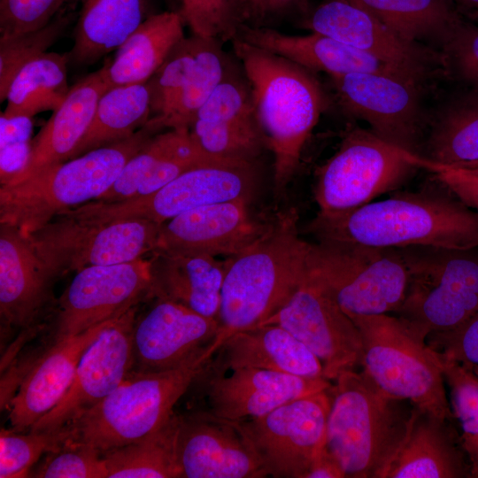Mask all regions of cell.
I'll list each match as a JSON object with an SVG mask.
<instances>
[{
    "mask_svg": "<svg viewBox=\"0 0 478 478\" xmlns=\"http://www.w3.org/2000/svg\"><path fill=\"white\" fill-rule=\"evenodd\" d=\"M150 297L168 299L218 319L225 260L204 253L154 251Z\"/></svg>",
    "mask_w": 478,
    "mask_h": 478,
    "instance_id": "f546056e",
    "label": "cell"
},
{
    "mask_svg": "<svg viewBox=\"0 0 478 478\" xmlns=\"http://www.w3.org/2000/svg\"><path fill=\"white\" fill-rule=\"evenodd\" d=\"M218 342L173 369L133 372L107 397L69 425L74 443L101 453L138 441L161 428L173 406L205 371Z\"/></svg>",
    "mask_w": 478,
    "mask_h": 478,
    "instance_id": "8992f818",
    "label": "cell"
},
{
    "mask_svg": "<svg viewBox=\"0 0 478 478\" xmlns=\"http://www.w3.org/2000/svg\"><path fill=\"white\" fill-rule=\"evenodd\" d=\"M73 19L59 12L44 27L10 38L0 39V101L6 99L15 74L27 63L47 52L63 35Z\"/></svg>",
    "mask_w": 478,
    "mask_h": 478,
    "instance_id": "b9f144b4",
    "label": "cell"
},
{
    "mask_svg": "<svg viewBox=\"0 0 478 478\" xmlns=\"http://www.w3.org/2000/svg\"><path fill=\"white\" fill-rule=\"evenodd\" d=\"M454 6L460 12H466L469 17L475 19L478 17V0H451Z\"/></svg>",
    "mask_w": 478,
    "mask_h": 478,
    "instance_id": "11a10c76",
    "label": "cell"
},
{
    "mask_svg": "<svg viewBox=\"0 0 478 478\" xmlns=\"http://www.w3.org/2000/svg\"><path fill=\"white\" fill-rule=\"evenodd\" d=\"M412 162L431 172L434 178L447 187L469 207L478 211V170L436 163L412 153Z\"/></svg>",
    "mask_w": 478,
    "mask_h": 478,
    "instance_id": "681fc988",
    "label": "cell"
},
{
    "mask_svg": "<svg viewBox=\"0 0 478 478\" xmlns=\"http://www.w3.org/2000/svg\"><path fill=\"white\" fill-rule=\"evenodd\" d=\"M306 267L350 318L396 312L409 285L397 248L308 243Z\"/></svg>",
    "mask_w": 478,
    "mask_h": 478,
    "instance_id": "9c48e42d",
    "label": "cell"
},
{
    "mask_svg": "<svg viewBox=\"0 0 478 478\" xmlns=\"http://www.w3.org/2000/svg\"><path fill=\"white\" fill-rule=\"evenodd\" d=\"M31 143L20 142L1 147V184L9 181L27 165L31 151Z\"/></svg>",
    "mask_w": 478,
    "mask_h": 478,
    "instance_id": "f907efd6",
    "label": "cell"
},
{
    "mask_svg": "<svg viewBox=\"0 0 478 478\" xmlns=\"http://www.w3.org/2000/svg\"><path fill=\"white\" fill-rule=\"evenodd\" d=\"M334 382L326 446L346 477L375 478L405 439L414 405L383 391L363 371L343 372Z\"/></svg>",
    "mask_w": 478,
    "mask_h": 478,
    "instance_id": "5b68a950",
    "label": "cell"
},
{
    "mask_svg": "<svg viewBox=\"0 0 478 478\" xmlns=\"http://www.w3.org/2000/svg\"><path fill=\"white\" fill-rule=\"evenodd\" d=\"M197 36L184 37L147 81L151 96V114L163 118L187 86L197 64Z\"/></svg>",
    "mask_w": 478,
    "mask_h": 478,
    "instance_id": "7bdbcfd3",
    "label": "cell"
},
{
    "mask_svg": "<svg viewBox=\"0 0 478 478\" xmlns=\"http://www.w3.org/2000/svg\"><path fill=\"white\" fill-rule=\"evenodd\" d=\"M145 0H83L69 62L90 65L117 50L149 17Z\"/></svg>",
    "mask_w": 478,
    "mask_h": 478,
    "instance_id": "1f68e13d",
    "label": "cell"
},
{
    "mask_svg": "<svg viewBox=\"0 0 478 478\" xmlns=\"http://www.w3.org/2000/svg\"><path fill=\"white\" fill-rule=\"evenodd\" d=\"M111 320L56 340L33 366L9 404V420L14 431L31 428L59 402L71 385L84 352Z\"/></svg>",
    "mask_w": 478,
    "mask_h": 478,
    "instance_id": "484cf974",
    "label": "cell"
},
{
    "mask_svg": "<svg viewBox=\"0 0 478 478\" xmlns=\"http://www.w3.org/2000/svg\"><path fill=\"white\" fill-rule=\"evenodd\" d=\"M298 219L294 207L278 212L260 237L225 260L218 315L220 344L237 331L261 325L299 287L308 242L300 236Z\"/></svg>",
    "mask_w": 478,
    "mask_h": 478,
    "instance_id": "3957f363",
    "label": "cell"
},
{
    "mask_svg": "<svg viewBox=\"0 0 478 478\" xmlns=\"http://www.w3.org/2000/svg\"><path fill=\"white\" fill-rule=\"evenodd\" d=\"M362 340V371L383 391L441 419L453 420L442 363L397 316L351 318Z\"/></svg>",
    "mask_w": 478,
    "mask_h": 478,
    "instance_id": "ba28073f",
    "label": "cell"
},
{
    "mask_svg": "<svg viewBox=\"0 0 478 478\" xmlns=\"http://www.w3.org/2000/svg\"><path fill=\"white\" fill-rule=\"evenodd\" d=\"M263 324L289 331L318 358L329 381L362 365L363 345L357 326L307 267L288 303Z\"/></svg>",
    "mask_w": 478,
    "mask_h": 478,
    "instance_id": "9a60e30c",
    "label": "cell"
},
{
    "mask_svg": "<svg viewBox=\"0 0 478 478\" xmlns=\"http://www.w3.org/2000/svg\"><path fill=\"white\" fill-rule=\"evenodd\" d=\"M471 370L478 376V366H474Z\"/></svg>",
    "mask_w": 478,
    "mask_h": 478,
    "instance_id": "680465c9",
    "label": "cell"
},
{
    "mask_svg": "<svg viewBox=\"0 0 478 478\" xmlns=\"http://www.w3.org/2000/svg\"><path fill=\"white\" fill-rule=\"evenodd\" d=\"M305 3L306 0H254L249 20L259 22L273 19L302 7Z\"/></svg>",
    "mask_w": 478,
    "mask_h": 478,
    "instance_id": "f5cc1de1",
    "label": "cell"
},
{
    "mask_svg": "<svg viewBox=\"0 0 478 478\" xmlns=\"http://www.w3.org/2000/svg\"><path fill=\"white\" fill-rule=\"evenodd\" d=\"M236 37L282 56L311 72H325L330 76L378 73L414 80L366 52L316 32L294 35L245 23L240 27Z\"/></svg>",
    "mask_w": 478,
    "mask_h": 478,
    "instance_id": "83f0119b",
    "label": "cell"
},
{
    "mask_svg": "<svg viewBox=\"0 0 478 478\" xmlns=\"http://www.w3.org/2000/svg\"><path fill=\"white\" fill-rule=\"evenodd\" d=\"M180 415L147 436L102 452L107 478H181L177 461Z\"/></svg>",
    "mask_w": 478,
    "mask_h": 478,
    "instance_id": "8d00e7d4",
    "label": "cell"
},
{
    "mask_svg": "<svg viewBox=\"0 0 478 478\" xmlns=\"http://www.w3.org/2000/svg\"><path fill=\"white\" fill-rule=\"evenodd\" d=\"M242 2L243 3L245 8H246V12H247V15H248V20H249V18H250V12H251V9L252 7V4L254 3V0H242Z\"/></svg>",
    "mask_w": 478,
    "mask_h": 478,
    "instance_id": "9f6ffc18",
    "label": "cell"
},
{
    "mask_svg": "<svg viewBox=\"0 0 478 478\" xmlns=\"http://www.w3.org/2000/svg\"><path fill=\"white\" fill-rule=\"evenodd\" d=\"M340 106L385 142L420 155L424 141L420 83L378 73L330 76Z\"/></svg>",
    "mask_w": 478,
    "mask_h": 478,
    "instance_id": "5bb4252c",
    "label": "cell"
},
{
    "mask_svg": "<svg viewBox=\"0 0 478 478\" xmlns=\"http://www.w3.org/2000/svg\"><path fill=\"white\" fill-rule=\"evenodd\" d=\"M55 279L27 238L0 224V314L2 328H26L46 310Z\"/></svg>",
    "mask_w": 478,
    "mask_h": 478,
    "instance_id": "d4e9b609",
    "label": "cell"
},
{
    "mask_svg": "<svg viewBox=\"0 0 478 478\" xmlns=\"http://www.w3.org/2000/svg\"><path fill=\"white\" fill-rule=\"evenodd\" d=\"M100 451L73 443L51 452L30 475L39 478H107L108 469Z\"/></svg>",
    "mask_w": 478,
    "mask_h": 478,
    "instance_id": "f6af8a7d",
    "label": "cell"
},
{
    "mask_svg": "<svg viewBox=\"0 0 478 478\" xmlns=\"http://www.w3.org/2000/svg\"><path fill=\"white\" fill-rule=\"evenodd\" d=\"M436 181L418 191H394L387 199L349 211L318 212L306 232L319 243L382 248L478 247V211Z\"/></svg>",
    "mask_w": 478,
    "mask_h": 478,
    "instance_id": "6da1fadb",
    "label": "cell"
},
{
    "mask_svg": "<svg viewBox=\"0 0 478 478\" xmlns=\"http://www.w3.org/2000/svg\"><path fill=\"white\" fill-rule=\"evenodd\" d=\"M219 321L179 303L156 298L136 319L133 335L135 372L175 368L217 342Z\"/></svg>",
    "mask_w": 478,
    "mask_h": 478,
    "instance_id": "ffe728a7",
    "label": "cell"
},
{
    "mask_svg": "<svg viewBox=\"0 0 478 478\" xmlns=\"http://www.w3.org/2000/svg\"><path fill=\"white\" fill-rule=\"evenodd\" d=\"M404 40L431 42L439 51L463 17L451 0H350Z\"/></svg>",
    "mask_w": 478,
    "mask_h": 478,
    "instance_id": "d6a6232c",
    "label": "cell"
},
{
    "mask_svg": "<svg viewBox=\"0 0 478 478\" xmlns=\"http://www.w3.org/2000/svg\"><path fill=\"white\" fill-rule=\"evenodd\" d=\"M222 43L197 36V64L187 86L163 118L150 119L160 130L191 127L197 112L229 68Z\"/></svg>",
    "mask_w": 478,
    "mask_h": 478,
    "instance_id": "74e56055",
    "label": "cell"
},
{
    "mask_svg": "<svg viewBox=\"0 0 478 478\" xmlns=\"http://www.w3.org/2000/svg\"><path fill=\"white\" fill-rule=\"evenodd\" d=\"M426 343L441 358L470 369L478 366V312L453 329L428 335Z\"/></svg>",
    "mask_w": 478,
    "mask_h": 478,
    "instance_id": "c3c4849f",
    "label": "cell"
},
{
    "mask_svg": "<svg viewBox=\"0 0 478 478\" xmlns=\"http://www.w3.org/2000/svg\"><path fill=\"white\" fill-rule=\"evenodd\" d=\"M67 0H0V39L39 29Z\"/></svg>",
    "mask_w": 478,
    "mask_h": 478,
    "instance_id": "7dc6e473",
    "label": "cell"
},
{
    "mask_svg": "<svg viewBox=\"0 0 478 478\" xmlns=\"http://www.w3.org/2000/svg\"><path fill=\"white\" fill-rule=\"evenodd\" d=\"M478 163V162H477Z\"/></svg>",
    "mask_w": 478,
    "mask_h": 478,
    "instance_id": "94428289",
    "label": "cell"
},
{
    "mask_svg": "<svg viewBox=\"0 0 478 478\" xmlns=\"http://www.w3.org/2000/svg\"><path fill=\"white\" fill-rule=\"evenodd\" d=\"M420 156L450 166L478 162V91L443 107L424 138Z\"/></svg>",
    "mask_w": 478,
    "mask_h": 478,
    "instance_id": "d590c367",
    "label": "cell"
},
{
    "mask_svg": "<svg viewBox=\"0 0 478 478\" xmlns=\"http://www.w3.org/2000/svg\"><path fill=\"white\" fill-rule=\"evenodd\" d=\"M460 167L473 168V169H477L478 170V163L470 164V165H466V166H462Z\"/></svg>",
    "mask_w": 478,
    "mask_h": 478,
    "instance_id": "6f0895ef",
    "label": "cell"
},
{
    "mask_svg": "<svg viewBox=\"0 0 478 478\" xmlns=\"http://www.w3.org/2000/svg\"><path fill=\"white\" fill-rule=\"evenodd\" d=\"M212 371L206 387L207 411L232 421L258 418L331 386V381L324 377H302L258 368H236L227 375Z\"/></svg>",
    "mask_w": 478,
    "mask_h": 478,
    "instance_id": "7402d4cb",
    "label": "cell"
},
{
    "mask_svg": "<svg viewBox=\"0 0 478 478\" xmlns=\"http://www.w3.org/2000/svg\"><path fill=\"white\" fill-rule=\"evenodd\" d=\"M32 118L5 117L1 114V147L20 142L31 141Z\"/></svg>",
    "mask_w": 478,
    "mask_h": 478,
    "instance_id": "816d5d0a",
    "label": "cell"
},
{
    "mask_svg": "<svg viewBox=\"0 0 478 478\" xmlns=\"http://www.w3.org/2000/svg\"><path fill=\"white\" fill-rule=\"evenodd\" d=\"M160 226L146 219L103 220L68 210L25 236L56 280L87 266L142 258L156 249Z\"/></svg>",
    "mask_w": 478,
    "mask_h": 478,
    "instance_id": "30bf717a",
    "label": "cell"
},
{
    "mask_svg": "<svg viewBox=\"0 0 478 478\" xmlns=\"http://www.w3.org/2000/svg\"><path fill=\"white\" fill-rule=\"evenodd\" d=\"M215 160L197 146L189 128H169L154 135L127 162L113 185L97 200L120 202L150 196L184 172Z\"/></svg>",
    "mask_w": 478,
    "mask_h": 478,
    "instance_id": "cb8c5ba5",
    "label": "cell"
},
{
    "mask_svg": "<svg viewBox=\"0 0 478 478\" xmlns=\"http://www.w3.org/2000/svg\"><path fill=\"white\" fill-rule=\"evenodd\" d=\"M161 132L148 121L131 136L50 166L0 188V224L24 235L58 214L100 198L115 182L127 162Z\"/></svg>",
    "mask_w": 478,
    "mask_h": 478,
    "instance_id": "277c9868",
    "label": "cell"
},
{
    "mask_svg": "<svg viewBox=\"0 0 478 478\" xmlns=\"http://www.w3.org/2000/svg\"><path fill=\"white\" fill-rule=\"evenodd\" d=\"M411 154L372 131L348 130L336 152L316 172L318 212L349 211L395 191L419 168Z\"/></svg>",
    "mask_w": 478,
    "mask_h": 478,
    "instance_id": "8fae6325",
    "label": "cell"
},
{
    "mask_svg": "<svg viewBox=\"0 0 478 478\" xmlns=\"http://www.w3.org/2000/svg\"><path fill=\"white\" fill-rule=\"evenodd\" d=\"M107 89L102 68L71 87L65 101L53 111L32 141L27 165L4 184L19 182L73 158L93 120L100 97Z\"/></svg>",
    "mask_w": 478,
    "mask_h": 478,
    "instance_id": "4316f807",
    "label": "cell"
},
{
    "mask_svg": "<svg viewBox=\"0 0 478 478\" xmlns=\"http://www.w3.org/2000/svg\"><path fill=\"white\" fill-rule=\"evenodd\" d=\"M177 461L181 478L267 476L237 421L207 410L180 415Z\"/></svg>",
    "mask_w": 478,
    "mask_h": 478,
    "instance_id": "d6986e66",
    "label": "cell"
},
{
    "mask_svg": "<svg viewBox=\"0 0 478 478\" xmlns=\"http://www.w3.org/2000/svg\"><path fill=\"white\" fill-rule=\"evenodd\" d=\"M329 406L327 389L237 423L267 476L305 478L326 447Z\"/></svg>",
    "mask_w": 478,
    "mask_h": 478,
    "instance_id": "4fadbf2b",
    "label": "cell"
},
{
    "mask_svg": "<svg viewBox=\"0 0 478 478\" xmlns=\"http://www.w3.org/2000/svg\"><path fill=\"white\" fill-rule=\"evenodd\" d=\"M439 358L449 388L451 410L460 428L459 435L472 466V475L478 478V376L457 362Z\"/></svg>",
    "mask_w": 478,
    "mask_h": 478,
    "instance_id": "60d3db41",
    "label": "cell"
},
{
    "mask_svg": "<svg viewBox=\"0 0 478 478\" xmlns=\"http://www.w3.org/2000/svg\"><path fill=\"white\" fill-rule=\"evenodd\" d=\"M189 131L200 150L218 161L254 163L266 148L257 118L227 121L196 120Z\"/></svg>",
    "mask_w": 478,
    "mask_h": 478,
    "instance_id": "f35d334b",
    "label": "cell"
},
{
    "mask_svg": "<svg viewBox=\"0 0 478 478\" xmlns=\"http://www.w3.org/2000/svg\"><path fill=\"white\" fill-rule=\"evenodd\" d=\"M215 354L216 360L208 365L213 371L250 367L302 377H324L318 358L289 331L276 324L237 331L222 342Z\"/></svg>",
    "mask_w": 478,
    "mask_h": 478,
    "instance_id": "f1b7e54d",
    "label": "cell"
},
{
    "mask_svg": "<svg viewBox=\"0 0 478 478\" xmlns=\"http://www.w3.org/2000/svg\"><path fill=\"white\" fill-rule=\"evenodd\" d=\"M180 12L150 15L102 67L108 89L146 83L185 36Z\"/></svg>",
    "mask_w": 478,
    "mask_h": 478,
    "instance_id": "4dcf8cb0",
    "label": "cell"
},
{
    "mask_svg": "<svg viewBox=\"0 0 478 478\" xmlns=\"http://www.w3.org/2000/svg\"><path fill=\"white\" fill-rule=\"evenodd\" d=\"M453 420L413 407L402 443L375 478L473 477Z\"/></svg>",
    "mask_w": 478,
    "mask_h": 478,
    "instance_id": "603a6c76",
    "label": "cell"
},
{
    "mask_svg": "<svg viewBox=\"0 0 478 478\" xmlns=\"http://www.w3.org/2000/svg\"><path fill=\"white\" fill-rule=\"evenodd\" d=\"M250 199L197 207L161 224L154 251L231 257L254 243L268 223L253 218Z\"/></svg>",
    "mask_w": 478,
    "mask_h": 478,
    "instance_id": "44dd1931",
    "label": "cell"
},
{
    "mask_svg": "<svg viewBox=\"0 0 478 478\" xmlns=\"http://www.w3.org/2000/svg\"><path fill=\"white\" fill-rule=\"evenodd\" d=\"M68 54L45 52L25 65L8 89L5 117H28L55 111L65 101L70 88L67 81Z\"/></svg>",
    "mask_w": 478,
    "mask_h": 478,
    "instance_id": "836d02e7",
    "label": "cell"
},
{
    "mask_svg": "<svg viewBox=\"0 0 478 478\" xmlns=\"http://www.w3.org/2000/svg\"><path fill=\"white\" fill-rule=\"evenodd\" d=\"M346 477L336 459L327 446L316 456L309 466L305 478H344Z\"/></svg>",
    "mask_w": 478,
    "mask_h": 478,
    "instance_id": "db71d44e",
    "label": "cell"
},
{
    "mask_svg": "<svg viewBox=\"0 0 478 478\" xmlns=\"http://www.w3.org/2000/svg\"><path fill=\"white\" fill-rule=\"evenodd\" d=\"M150 259L91 266L77 272L59 298L56 340L119 316L150 297Z\"/></svg>",
    "mask_w": 478,
    "mask_h": 478,
    "instance_id": "2e32d148",
    "label": "cell"
},
{
    "mask_svg": "<svg viewBox=\"0 0 478 478\" xmlns=\"http://www.w3.org/2000/svg\"><path fill=\"white\" fill-rule=\"evenodd\" d=\"M180 13L193 35L221 42L233 41L248 21L242 0H181Z\"/></svg>",
    "mask_w": 478,
    "mask_h": 478,
    "instance_id": "ee69618b",
    "label": "cell"
},
{
    "mask_svg": "<svg viewBox=\"0 0 478 478\" xmlns=\"http://www.w3.org/2000/svg\"><path fill=\"white\" fill-rule=\"evenodd\" d=\"M445 73L478 91V25L462 19L440 49Z\"/></svg>",
    "mask_w": 478,
    "mask_h": 478,
    "instance_id": "bcb514c9",
    "label": "cell"
},
{
    "mask_svg": "<svg viewBox=\"0 0 478 478\" xmlns=\"http://www.w3.org/2000/svg\"><path fill=\"white\" fill-rule=\"evenodd\" d=\"M74 443L70 425L54 430H30L17 434L2 428L0 433V477L28 476L31 466L44 453L56 452Z\"/></svg>",
    "mask_w": 478,
    "mask_h": 478,
    "instance_id": "ab89813d",
    "label": "cell"
},
{
    "mask_svg": "<svg viewBox=\"0 0 478 478\" xmlns=\"http://www.w3.org/2000/svg\"><path fill=\"white\" fill-rule=\"evenodd\" d=\"M409 274L408 289L395 312L420 339L453 329L478 312V247L397 248Z\"/></svg>",
    "mask_w": 478,
    "mask_h": 478,
    "instance_id": "52a82bcc",
    "label": "cell"
},
{
    "mask_svg": "<svg viewBox=\"0 0 478 478\" xmlns=\"http://www.w3.org/2000/svg\"><path fill=\"white\" fill-rule=\"evenodd\" d=\"M304 27L358 49L422 84L444 71L440 51L407 42L371 12L350 0H327L306 17Z\"/></svg>",
    "mask_w": 478,
    "mask_h": 478,
    "instance_id": "e0dca14e",
    "label": "cell"
},
{
    "mask_svg": "<svg viewBox=\"0 0 478 478\" xmlns=\"http://www.w3.org/2000/svg\"><path fill=\"white\" fill-rule=\"evenodd\" d=\"M231 42L251 89L266 146L274 155V189L279 197L325 109V95L306 68L240 38Z\"/></svg>",
    "mask_w": 478,
    "mask_h": 478,
    "instance_id": "7a4b0ae2",
    "label": "cell"
},
{
    "mask_svg": "<svg viewBox=\"0 0 478 478\" xmlns=\"http://www.w3.org/2000/svg\"><path fill=\"white\" fill-rule=\"evenodd\" d=\"M474 19H478V17H477V18H475Z\"/></svg>",
    "mask_w": 478,
    "mask_h": 478,
    "instance_id": "91938a15",
    "label": "cell"
},
{
    "mask_svg": "<svg viewBox=\"0 0 478 478\" xmlns=\"http://www.w3.org/2000/svg\"><path fill=\"white\" fill-rule=\"evenodd\" d=\"M137 305L109 321L84 352L65 395L30 430H54L69 425L127 377L134 367Z\"/></svg>",
    "mask_w": 478,
    "mask_h": 478,
    "instance_id": "ac0fdd59",
    "label": "cell"
},
{
    "mask_svg": "<svg viewBox=\"0 0 478 478\" xmlns=\"http://www.w3.org/2000/svg\"><path fill=\"white\" fill-rule=\"evenodd\" d=\"M150 115L151 96L147 82L107 89L97 103L93 120L73 158L131 136L149 121Z\"/></svg>",
    "mask_w": 478,
    "mask_h": 478,
    "instance_id": "e575fe53",
    "label": "cell"
},
{
    "mask_svg": "<svg viewBox=\"0 0 478 478\" xmlns=\"http://www.w3.org/2000/svg\"><path fill=\"white\" fill-rule=\"evenodd\" d=\"M255 186L254 163L220 162L189 169L150 196L113 203L93 201L73 211L103 220L146 219L162 224L204 205L251 200Z\"/></svg>",
    "mask_w": 478,
    "mask_h": 478,
    "instance_id": "7c38bea8",
    "label": "cell"
}]
</instances>
